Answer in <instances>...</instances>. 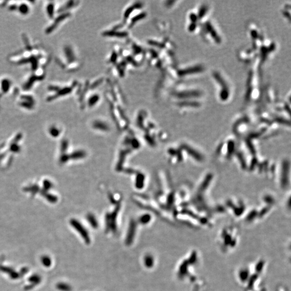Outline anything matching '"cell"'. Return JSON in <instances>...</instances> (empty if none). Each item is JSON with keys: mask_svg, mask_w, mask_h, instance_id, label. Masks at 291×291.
I'll return each mask as SVG.
<instances>
[{"mask_svg": "<svg viewBox=\"0 0 291 291\" xmlns=\"http://www.w3.org/2000/svg\"><path fill=\"white\" fill-rule=\"evenodd\" d=\"M70 223L75 230H76L81 235V236L83 238L85 243L86 244H89L91 242V239L89 237V234L85 228H84L83 226H82L77 220H72L70 222Z\"/></svg>", "mask_w": 291, "mask_h": 291, "instance_id": "6da1fadb", "label": "cell"}, {"mask_svg": "<svg viewBox=\"0 0 291 291\" xmlns=\"http://www.w3.org/2000/svg\"><path fill=\"white\" fill-rule=\"evenodd\" d=\"M137 225L134 221H132L129 224V229L128 230L127 235L126 238V244L129 245L133 243L136 231Z\"/></svg>", "mask_w": 291, "mask_h": 291, "instance_id": "7a4b0ae2", "label": "cell"}, {"mask_svg": "<svg viewBox=\"0 0 291 291\" xmlns=\"http://www.w3.org/2000/svg\"><path fill=\"white\" fill-rule=\"evenodd\" d=\"M0 86L1 89L3 93H7L9 91V89L10 88V86H12V83L8 79H2L0 80Z\"/></svg>", "mask_w": 291, "mask_h": 291, "instance_id": "3957f363", "label": "cell"}, {"mask_svg": "<svg viewBox=\"0 0 291 291\" xmlns=\"http://www.w3.org/2000/svg\"><path fill=\"white\" fill-rule=\"evenodd\" d=\"M144 264L147 268H152L154 264V259L153 256L147 255L144 257Z\"/></svg>", "mask_w": 291, "mask_h": 291, "instance_id": "277c9868", "label": "cell"}, {"mask_svg": "<svg viewBox=\"0 0 291 291\" xmlns=\"http://www.w3.org/2000/svg\"><path fill=\"white\" fill-rule=\"evenodd\" d=\"M56 287L60 291H71L72 290L71 286L65 282H60L57 284Z\"/></svg>", "mask_w": 291, "mask_h": 291, "instance_id": "5b68a950", "label": "cell"}, {"mask_svg": "<svg viewBox=\"0 0 291 291\" xmlns=\"http://www.w3.org/2000/svg\"><path fill=\"white\" fill-rule=\"evenodd\" d=\"M47 6L46 8L47 14L49 17V18H54V4L49 2L47 4Z\"/></svg>", "mask_w": 291, "mask_h": 291, "instance_id": "8992f818", "label": "cell"}, {"mask_svg": "<svg viewBox=\"0 0 291 291\" xmlns=\"http://www.w3.org/2000/svg\"><path fill=\"white\" fill-rule=\"evenodd\" d=\"M1 269L4 272L8 273L9 275H10V278H12V279H17V278H18V276H18V273L15 272V271L12 270V268H8V267H3L2 268H1Z\"/></svg>", "mask_w": 291, "mask_h": 291, "instance_id": "52a82bcc", "label": "cell"}, {"mask_svg": "<svg viewBox=\"0 0 291 291\" xmlns=\"http://www.w3.org/2000/svg\"><path fill=\"white\" fill-rule=\"evenodd\" d=\"M41 261L42 264L45 267H50L52 264L51 259L49 256L47 255L43 256L41 258Z\"/></svg>", "mask_w": 291, "mask_h": 291, "instance_id": "ba28073f", "label": "cell"}, {"mask_svg": "<svg viewBox=\"0 0 291 291\" xmlns=\"http://www.w3.org/2000/svg\"><path fill=\"white\" fill-rule=\"evenodd\" d=\"M41 278L38 275H33L30 276L29 279V281L33 284H37L41 282Z\"/></svg>", "mask_w": 291, "mask_h": 291, "instance_id": "9c48e42d", "label": "cell"}, {"mask_svg": "<svg viewBox=\"0 0 291 291\" xmlns=\"http://www.w3.org/2000/svg\"><path fill=\"white\" fill-rule=\"evenodd\" d=\"M88 220L91 226H92L93 228H97L98 227V222H97V220H95V218L94 216H93L92 215H89L88 216Z\"/></svg>", "mask_w": 291, "mask_h": 291, "instance_id": "30bf717a", "label": "cell"}, {"mask_svg": "<svg viewBox=\"0 0 291 291\" xmlns=\"http://www.w3.org/2000/svg\"><path fill=\"white\" fill-rule=\"evenodd\" d=\"M150 216L149 215H144L143 216V217H141L140 218V222L143 224H146V223H148L150 220Z\"/></svg>", "mask_w": 291, "mask_h": 291, "instance_id": "8fae6325", "label": "cell"}]
</instances>
